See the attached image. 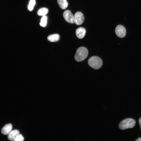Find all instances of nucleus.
Returning a JSON list of instances; mask_svg holds the SVG:
<instances>
[{"label": "nucleus", "mask_w": 141, "mask_h": 141, "mask_svg": "<svg viewBox=\"0 0 141 141\" xmlns=\"http://www.w3.org/2000/svg\"><path fill=\"white\" fill-rule=\"evenodd\" d=\"M88 52L87 48L81 47L78 49L74 56L75 60L77 62H81L84 60L87 57Z\"/></svg>", "instance_id": "obj_1"}, {"label": "nucleus", "mask_w": 141, "mask_h": 141, "mask_svg": "<svg viewBox=\"0 0 141 141\" xmlns=\"http://www.w3.org/2000/svg\"><path fill=\"white\" fill-rule=\"evenodd\" d=\"M88 63L92 68L97 69L100 68L102 67L103 62L100 57L97 56H93L89 58Z\"/></svg>", "instance_id": "obj_2"}, {"label": "nucleus", "mask_w": 141, "mask_h": 141, "mask_svg": "<svg viewBox=\"0 0 141 141\" xmlns=\"http://www.w3.org/2000/svg\"><path fill=\"white\" fill-rule=\"evenodd\" d=\"M136 121L131 118H127L123 120L119 125V127L122 130L133 128L135 126Z\"/></svg>", "instance_id": "obj_3"}, {"label": "nucleus", "mask_w": 141, "mask_h": 141, "mask_svg": "<svg viewBox=\"0 0 141 141\" xmlns=\"http://www.w3.org/2000/svg\"><path fill=\"white\" fill-rule=\"evenodd\" d=\"M74 22L77 25L82 24L84 21V16L81 12L78 11L75 13L74 16Z\"/></svg>", "instance_id": "obj_4"}, {"label": "nucleus", "mask_w": 141, "mask_h": 141, "mask_svg": "<svg viewBox=\"0 0 141 141\" xmlns=\"http://www.w3.org/2000/svg\"><path fill=\"white\" fill-rule=\"evenodd\" d=\"M63 16L65 20L67 22L71 24L74 23V16L70 10L65 11L63 13Z\"/></svg>", "instance_id": "obj_5"}, {"label": "nucleus", "mask_w": 141, "mask_h": 141, "mask_svg": "<svg viewBox=\"0 0 141 141\" xmlns=\"http://www.w3.org/2000/svg\"><path fill=\"white\" fill-rule=\"evenodd\" d=\"M115 33L118 37L120 38H123L126 35V30L123 26L119 25L115 28Z\"/></svg>", "instance_id": "obj_6"}, {"label": "nucleus", "mask_w": 141, "mask_h": 141, "mask_svg": "<svg viewBox=\"0 0 141 141\" xmlns=\"http://www.w3.org/2000/svg\"><path fill=\"white\" fill-rule=\"evenodd\" d=\"M86 32L85 29L82 27L78 28L76 31V34L77 37L79 39H82L85 36Z\"/></svg>", "instance_id": "obj_7"}, {"label": "nucleus", "mask_w": 141, "mask_h": 141, "mask_svg": "<svg viewBox=\"0 0 141 141\" xmlns=\"http://www.w3.org/2000/svg\"><path fill=\"white\" fill-rule=\"evenodd\" d=\"M12 126L11 124H9L5 125L2 129L1 132L4 135L8 134L11 131Z\"/></svg>", "instance_id": "obj_8"}, {"label": "nucleus", "mask_w": 141, "mask_h": 141, "mask_svg": "<svg viewBox=\"0 0 141 141\" xmlns=\"http://www.w3.org/2000/svg\"><path fill=\"white\" fill-rule=\"evenodd\" d=\"M19 134V132L17 130H14L11 131L8 134V138L10 141H14L15 140Z\"/></svg>", "instance_id": "obj_9"}, {"label": "nucleus", "mask_w": 141, "mask_h": 141, "mask_svg": "<svg viewBox=\"0 0 141 141\" xmlns=\"http://www.w3.org/2000/svg\"><path fill=\"white\" fill-rule=\"evenodd\" d=\"M48 40L51 42H56L60 39V36L58 34H54L49 36L47 38Z\"/></svg>", "instance_id": "obj_10"}, {"label": "nucleus", "mask_w": 141, "mask_h": 141, "mask_svg": "<svg viewBox=\"0 0 141 141\" xmlns=\"http://www.w3.org/2000/svg\"><path fill=\"white\" fill-rule=\"evenodd\" d=\"M57 3L60 8L63 9L67 7L68 3L67 0H57Z\"/></svg>", "instance_id": "obj_11"}, {"label": "nucleus", "mask_w": 141, "mask_h": 141, "mask_svg": "<svg viewBox=\"0 0 141 141\" xmlns=\"http://www.w3.org/2000/svg\"><path fill=\"white\" fill-rule=\"evenodd\" d=\"M48 10L46 8H42L39 9L37 11L38 15L40 16H44L48 13Z\"/></svg>", "instance_id": "obj_12"}, {"label": "nucleus", "mask_w": 141, "mask_h": 141, "mask_svg": "<svg viewBox=\"0 0 141 141\" xmlns=\"http://www.w3.org/2000/svg\"><path fill=\"white\" fill-rule=\"evenodd\" d=\"M47 17L45 15L43 16L40 23V24L41 26L45 27L46 26L47 23Z\"/></svg>", "instance_id": "obj_13"}, {"label": "nucleus", "mask_w": 141, "mask_h": 141, "mask_svg": "<svg viewBox=\"0 0 141 141\" xmlns=\"http://www.w3.org/2000/svg\"><path fill=\"white\" fill-rule=\"evenodd\" d=\"M35 3V0H30L28 7V9L30 11H31L33 9Z\"/></svg>", "instance_id": "obj_14"}, {"label": "nucleus", "mask_w": 141, "mask_h": 141, "mask_svg": "<svg viewBox=\"0 0 141 141\" xmlns=\"http://www.w3.org/2000/svg\"><path fill=\"white\" fill-rule=\"evenodd\" d=\"M24 140V138L22 136L19 134L17 137L14 141H22Z\"/></svg>", "instance_id": "obj_15"}, {"label": "nucleus", "mask_w": 141, "mask_h": 141, "mask_svg": "<svg viewBox=\"0 0 141 141\" xmlns=\"http://www.w3.org/2000/svg\"><path fill=\"white\" fill-rule=\"evenodd\" d=\"M139 125L140 126V129L141 130V117L139 119Z\"/></svg>", "instance_id": "obj_16"}, {"label": "nucleus", "mask_w": 141, "mask_h": 141, "mask_svg": "<svg viewBox=\"0 0 141 141\" xmlns=\"http://www.w3.org/2000/svg\"><path fill=\"white\" fill-rule=\"evenodd\" d=\"M136 141H141V137L138 139Z\"/></svg>", "instance_id": "obj_17"}]
</instances>
